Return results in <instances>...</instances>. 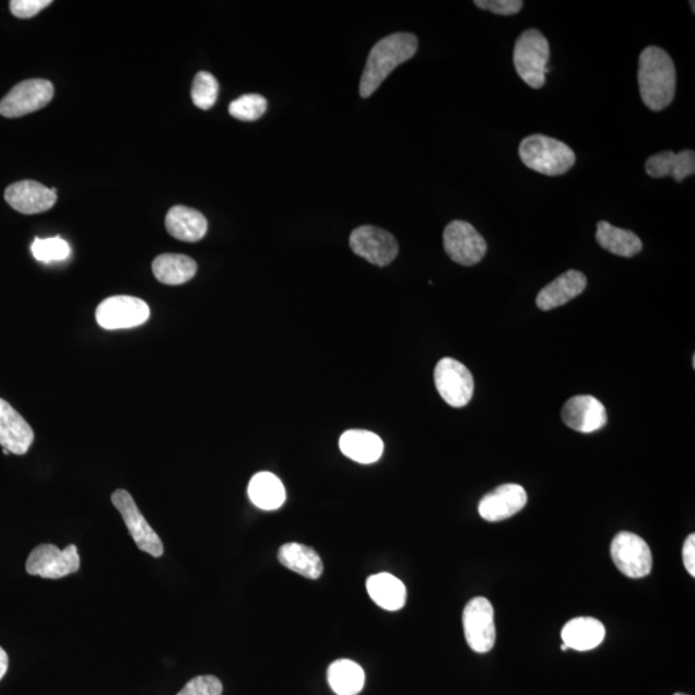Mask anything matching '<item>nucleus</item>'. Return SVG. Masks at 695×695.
<instances>
[{
	"instance_id": "7ed1b4c3",
	"label": "nucleus",
	"mask_w": 695,
	"mask_h": 695,
	"mask_svg": "<svg viewBox=\"0 0 695 695\" xmlns=\"http://www.w3.org/2000/svg\"><path fill=\"white\" fill-rule=\"evenodd\" d=\"M519 157L527 168L549 177L566 174L576 163L575 152L566 143L542 134L526 137L520 142Z\"/></svg>"
},
{
	"instance_id": "c756f323",
	"label": "nucleus",
	"mask_w": 695,
	"mask_h": 695,
	"mask_svg": "<svg viewBox=\"0 0 695 695\" xmlns=\"http://www.w3.org/2000/svg\"><path fill=\"white\" fill-rule=\"evenodd\" d=\"M32 252L36 260L43 263L61 262L70 257V245L60 236L50 238H35Z\"/></svg>"
},
{
	"instance_id": "a211bd4d",
	"label": "nucleus",
	"mask_w": 695,
	"mask_h": 695,
	"mask_svg": "<svg viewBox=\"0 0 695 695\" xmlns=\"http://www.w3.org/2000/svg\"><path fill=\"white\" fill-rule=\"evenodd\" d=\"M586 286H588V279L585 274L570 270L542 288L535 304L542 310L559 308L582 294Z\"/></svg>"
},
{
	"instance_id": "aec40b11",
	"label": "nucleus",
	"mask_w": 695,
	"mask_h": 695,
	"mask_svg": "<svg viewBox=\"0 0 695 695\" xmlns=\"http://www.w3.org/2000/svg\"><path fill=\"white\" fill-rule=\"evenodd\" d=\"M646 172L651 178L671 177L678 184L695 173V154L685 150L675 154L672 151L660 152L650 156L646 163Z\"/></svg>"
},
{
	"instance_id": "39448f33",
	"label": "nucleus",
	"mask_w": 695,
	"mask_h": 695,
	"mask_svg": "<svg viewBox=\"0 0 695 695\" xmlns=\"http://www.w3.org/2000/svg\"><path fill=\"white\" fill-rule=\"evenodd\" d=\"M463 633L475 653H487L496 643L495 611L486 598L478 597L462 613Z\"/></svg>"
},
{
	"instance_id": "7c9ffc66",
	"label": "nucleus",
	"mask_w": 695,
	"mask_h": 695,
	"mask_svg": "<svg viewBox=\"0 0 695 695\" xmlns=\"http://www.w3.org/2000/svg\"><path fill=\"white\" fill-rule=\"evenodd\" d=\"M267 99L260 94H245L229 105V114L242 121H255L266 114Z\"/></svg>"
},
{
	"instance_id": "f257e3e1",
	"label": "nucleus",
	"mask_w": 695,
	"mask_h": 695,
	"mask_svg": "<svg viewBox=\"0 0 695 695\" xmlns=\"http://www.w3.org/2000/svg\"><path fill=\"white\" fill-rule=\"evenodd\" d=\"M637 83L644 105L651 111L670 106L676 93V69L672 58L660 47H648L639 57Z\"/></svg>"
},
{
	"instance_id": "72a5a7b5",
	"label": "nucleus",
	"mask_w": 695,
	"mask_h": 695,
	"mask_svg": "<svg viewBox=\"0 0 695 695\" xmlns=\"http://www.w3.org/2000/svg\"><path fill=\"white\" fill-rule=\"evenodd\" d=\"M52 4L50 0H12L10 3L13 16L19 19H31L40 11Z\"/></svg>"
},
{
	"instance_id": "6e6552de",
	"label": "nucleus",
	"mask_w": 695,
	"mask_h": 695,
	"mask_svg": "<svg viewBox=\"0 0 695 695\" xmlns=\"http://www.w3.org/2000/svg\"><path fill=\"white\" fill-rule=\"evenodd\" d=\"M149 304L128 295H116L99 304L96 320L106 330L132 329L148 322Z\"/></svg>"
},
{
	"instance_id": "dca6fc26",
	"label": "nucleus",
	"mask_w": 695,
	"mask_h": 695,
	"mask_svg": "<svg viewBox=\"0 0 695 695\" xmlns=\"http://www.w3.org/2000/svg\"><path fill=\"white\" fill-rule=\"evenodd\" d=\"M527 502V492L519 484H503L481 499L478 510L484 520L502 521L523 510Z\"/></svg>"
},
{
	"instance_id": "1a4fd4ad",
	"label": "nucleus",
	"mask_w": 695,
	"mask_h": 695,
	"mask_svg": "<svg viewBox=\"0 0 695 695\" xmlns=\"http://www.w3.org/2000/svg\"><path fill=\"white\" fill-rule=\"evenodd\" d=\"M111 502L121 514L122 519L130 535H132L137 547L154 557H162L164 545L158 534L152 530L146 518L140 511L132 495L126 490H116L111 496Z\"/></svg>"
},
{
	"instance_id": "a878e982",
	"label": "nucleus",
	"mask_w": 695,
	"mask_h": 695,
	"mask_svg": "<svg viewBox=\"0 0 695 695\" xmlns=\"http://www.w3.org/2000/svg\"><path fill=\"white\" fill-rule=\"evenodd\" d=\"M597 242L614 256L633 258L643 249V243L634 232L612 226L605 221L597 226Z\"/></svg>"
},
{
	"instance_id": "412c9836",
	"label": "nucleus",
	"mask_w": 695,
	"mask_h": 695,
	"mask_svg": "<svg viewBox=\"0 0 695 695\" xmlns=\"http://www.w3.org/2000/svg\"><path fill=\"white\" fill-rule=\"evenodd\" d=\"M605 627L602 622L592 617L570 620L562 629V640L567 648L578 651L596 649L603 643Z\"/></svg>"
},
{
	"instance_id": "9d476101",
	"label": "nucleus",
	"mask_w": 695,
	"mask_h": 695,
	"mask_svg": "<svg viewBox=\"0 0 695 695\" xmlns=\"http://www.w3.org/2000/svg\"><path fill=\"white\" fill-rule=\"evenodd\" d=\"M444 246L455 263L472 267L487 255V243L472 224L453 221L445 229Z\"/></svg>"
},
{
	"instance_id": "e433bc0d",
	"label": "nucleus",
	"mask_w": 695,
	"mask_h": 695,
	"mask_svg": "<svg viewBox=\"0 0 695 695\" xmlns=\"http://www.w3.org/2000/svg\"><path fill=\"white\" fill-rule=\"evenodd\" d=\"M673 695H687V694H684V693H676V694H673Z\"/></svg>"
},
{
	"instance_id": "ddd939ff",
	"label": "nucleus",
	"mask_w": 695,
	"mask_h": 695,
	"mask_svg": "<svg viewBox=\"0 0 695 695\" xmlns=\"http://www.w3.org/2000/svg\"><path fill=\"white\" fill-rule=\"evenodd\" d=\"M350 245L354 255L379 267L392 263L400 251V246L390 232L374 226H362L354 229Z\"/></svg>"
},
{
	"instance_id": "20e7f679",
	"label": "nucleus",
	"mask_w": 695,
	"mask_h": 695,
	"mask_svg": "<svg viewBox=\"0 0 695 695\" xmlns=\"http://www.w3.org/2000/svg\"><path fill=\"white\" fill-rule=\"evenodd\" d=\"M550 47L546 36L535 28L519 36L514 47V67L521 81L533 90H540L546 83Z\"/></svg>"
},
{
	"instance_id": "473e14b6",
	"label": "nucleus",
	"mask_w": 695,
	"mask_h": 695,
	"mask_svg": "<svg viewBox=\"0 0 695 695\" xmlns=\"http://www.w3.org/2000/svg\"><path fill=\"white\" fill-rule=\"evenodd\" d=\"M474 4L478 9L503 14V16L517 14L525 5L521 0H475Z\"/></svg>"
},
{
	"instance_id": "c9c22d12",
	"label": "nucleus",
	"mask_w": 695,
	"mask_h": 695,
	"mask_svg": "<svg viewBox=\"0 0 695 695\" xmlns=\"http://www.w3.org/2000/svg\"><path fill=\"white\" fill-rule=\"evenodd\" d=\"M7 670H9V656L3 648H0V680L4 678Z\"/></svg>"
},
{
	"instance_id": "0eeeda50",
	"label": "nucleus",
	"mask_w": 695,
	"mask_h": 695,
	"mask_svg": "<svg viewBox=\"0 0 695 695\" xmlns=\"http://www.w3.org/2000/svg\"><path fill=\"white\" fill-rule=\"evenodd\" d=\"M438 393L451 408L461 409L472 401L474 378L461 362L446 357L438 362L434 372Z\"/></svg>"
},
{
	"instance_id": "b1692460",
	"label": "nucleus",
	"mask_w": 695,
	"mask_h": 695,
	"mask_svg": "<svg viewBox=\"0 0 695 695\" xmlns=\"http://www.w3.org/2000/svg\"><path fill=\"white\" fill-rule=\"evenodd\" d=\"M366 589L375 604L390 612L402 610L408 598L401 579L389 574L372 576L367 579Z\"/></svg>"
},
{
	"instance_id": "f704fd0d",
	"label": "nucleus",
	"mask_w": 695,
	"mask_h": 695,
	"mask_svg": "<svg viewBox=\"0 0 695 695\" xmlns=\"http://www.w3.org/2000/svg\"><path fill=\"white\" fill-rule=\"evenodd\" d=\"M683 561L687 574L695 576V535H687L683 547Z\"/></svg>"
},
{
	"instance_id": "f3484780",
	"label": "nucleus",
	"mask_w": 695,
	"mask_h": 695,
	"mask_svg": "<svg viewBox=\"0 0 695 695\" xmlns=\"http://www.w3.org/2000/svg\"><path fill=\"white\" fill-rule=\"evenodd\" d=\"M34 441V432L26 420L0 398V446L14 455H25Z\"/></svg>"
},
{
	"instance_id": "9b49d317",
	"label": "nucleus",
	"mask_w": 695,
	"mask_h": 695,
	"mask_svg": "<svg viewBox=\"0 0 695 695\" xmlns=\"http://www.w3.org/2000/svg\"><path fill=\"white\" fill-rule=\"evenodd\" d=\"M55 94L54 84L45 79H31L13 86L0 101V115L4 118H21L47 106Z\"/></svg>"
},
{
	"instance_id": "423d86ee",
	"label": "nucleus",
	"mask_w": 695,
	"mask_h": 695,
	"mask_svg": "<svg viewBox=\"0 0 695 695\" xmlns=\"http://www.w3.org/2000/svg\"><path fill=\"white\" fill-rule=\"evenodd\" d=\"M81 568L78 547L69 545L63 550L52 544L36 546L26 562V572L32 576L58 579L75 574Z\"/></svg>"
},
{
	"instance_id": "393cba45",
	"label": "nucleus",
	"mask_w": 695,
	"mask_h": 695,
	"mask_svg": "<svg viewBox=\"0 0 695 695\" xmlns=\"http://www.w3.org/2000/svg\"><path fill=\"white\" fill-rule=\"evenodd\" d=\"M248 494L257 508L271 511L284 505L286 491L284 484L272 473L262 472L251 478Z\"/></svg>"
},
{
	"instance_id": "2eb2a0df",
	"label": "nucleus",
	"mask_w": 695,
	"mask_h": 695,
	"mask_svg": "<svg viewBox=\"0 0 695 695\" xmlns=\"http://www.w3.org/2000/svg\"><path fill=\"white\" fill-rule=\"evenodd\" d=\"M564 424L579 433H593L604 428L608 416L602 402L592 396H576L564 404Z\"/></svg>"
},
{
	"instance_id": "4be33fe9",
	"label": "nucleus",
	"mask_w": 695,
	"mask_h": 695,
	"mask_svg": "<svg viewBox=\"0 0 695 695\" xmlns=\"http://www.w3.org/2000/svg\"><path fill=\"white\" fill-rule=\"evenodd\" d=\"M340 450L353 461L373 463L381 458L384 444L379 436L367 431H348L340 437Z\"/></svg>"
},
{
	"instance_id": "5701e85b",
	"label": "nucleus",
	"mask_w": 695,
	"mask_h": 695,
	"mask_svg": "<svg viewBox=\"0 0 695 695\" xmlns=\"http://www.w3.org/2000/svg\"><path fill=\"white\" fill-rule=\"evenodd\" d=\"M279 561L282 566L309 579L320 578L323 563L313 547L288 542L279 550Z\"/></svg>"
},
{
	"instance_id": "cd10ccee",
	"label": "nucleus",
	"mask_w": 695,
	"mask_h": 695,
	"mask_svg": "<svg viewBox=\"0 0 695 695\" xmlns=\"http://www.w3.org/2000/svg\"><path fill=\"white\" fill-rule=\"evenodd\" d=\"M328 680L338 695H358L365 686V672L351 660H338L330 664Z\"/></svg>"
},
{
	"instance_id": "f8f14e48",
	"label": "nucleus",
	"mask_w": 695,
	"mask_h": 695,
	"mask_svg": "<svg viewBox=\"0 0 695 695\" xmlns=\"http://www.w3.org/2000/svg\"><path fill=\"white\" fill-rule=\"evenodd\" d=\"M615 567L629 578H643L650 574L653 557L649 545L639 535L621 532L615 535L611 546Z\"/></svg>"
},
{
	"instance_id": "bb28decb",
	"label": "nucleus",
	"mask_w": 695,
	"mask_h": 695,
	"mask_svg": "<svg viewBox=\"0 0 695 695\" xmlns=\"http://www.w3.org/2000/svg\"><path fill=\"white\" fill-rule=\"evenodd\" d=\"M152 271L162 284L176 286L192 280L198 272V264L184 255H163L154 260Z\"/></svg>"
},
{
	"instance_id": "f03ea898",
	"label": "nucleus",
	"mask_w": 695,
	"mask_h": 695,
	"mask_svg": "<svg viewBox=\"0 0 695 695\" xmlns=\"http://www.w3.org/2000/svg\"><path fill=\"white\" fill-rule=\"evenodd\" d=\"M419 40L414 34L397 33L376 43L367 57L362 74L360 94L364 98L373 96L392 71L415 56Z\"/></svg>"
},
{
	"instance_id": "c85d7f7f",
	"label": "nucleus",
	"mask_w": 695,
	"mask_h": 695,
	"mask_svg": "<svg viewBox=\"0 0 695 695\" xmlns=\"http://www.w3.org/2000/svg\"><path fill=\"white\" fill-rule=\"evenodd\" d=\"M219 93L220 84L210 72L201 71L195 76L191 91L195 106L201 108V110H209L219 99Z\"/></svg>"
},
{
	"instance_id": "4468645a",
	"label": "nucleus",
	"mask_w": 695,
	"mask_h": 695,
	"mask_svg": "<svg viewBox=\"0 0 695 695\" xmlns=\"http://www.w3.org/2000/svg\"><path fill=\"white\" fill-rule=\"evenodd\" d=\"M56 191V188H47L36 180H21L7 188L4 199L16 212L33 215L55 207Z\"/></svg>"
},
{
	"instance_id": "6ab92c4d",
	"label": "nucleus",
	"mask_w": 695,
	"mask_h": 695,
	"mask_svg": "<svg viewBox=\"0 0 695 695\" xmlns=\"http://www.w3.org/2000/svg\"><path fill=\"white\" fill-rule=\"evenodd\" d=\"M165 226L168 234L177 240L198 243L205 237L208 221L198 210L178 205L166 214Z\"/></svg>"
},
{
	"instance_id": "2f4dec72",
	"label": "nucleus",
	"mask_w": 695,
	"mask_h": 695,
	"mask_svg": "<svg viewBox=\"0 0 695 695\" xmlns=\"http://www.w3.org/2000/svg\"><path fill=\"white\" fill-rule=\"evenodd\" d=\"M223 684L212 675L193 678L177 695H222Z\"/></svg>"
}]
</instances>
